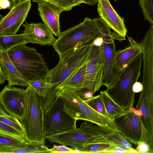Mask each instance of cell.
I'll return each mask as SVG.
<instances>
[{
	"mask_svg": "<svg viewBox=\"0 0 153 153\" xmlns=\"http://www.w3.org/2000/svg\"><path fill=\"white\" fill-rule=\"evenodd\" d=\"M28 42L24 33L8 35H0V50L7 51L14 47Z\"/></svg>",
	"mask_w": 153,
	"mask_h": 153,
	"instance_id": "23",
	"label": "cell"
},
{
	"mask_svg": "<svg viewBox=\"0 0 153 153\" xmlns=\"http://www.w3.org/2000/svg\"><path fill=\"white\" fill-rule=\"evenodd\" d=\"M76 121L65 110L62 99L56 97L44 110V134H52L75 128Z\"/></svg>",
	"mask_w": 153,
	"mask_h": 153,
	"instance_id": "9",
	"label": "cell"
},
{
	"mask_svg": "<svg viewBox=\"0 0 153 153\" xmlns=\"http://www.w3.org/2000/svg\"><path fill=\"white\" fill-rule=\"evenodd\" d=\"M34 2L39 3L47 2L60 8L62 11L71 10L74 7L78 6L83 2L80 0H31Z\"/></svg>",
	"mask_w": 153,
	"mask_h": 153,
	"instance_id": "27",
	"label": "cell"
},
{
	"mask_svg": "<svg viewBox=\"0 0 153 153\" xmlns=\"http://www.w3.org/2000/svg\"><path fill=\"white\" fill-rule=\"evenodd\" d=\"M0 104L8 114L21 121L25 116L27 108L25 90L5 86L0 93Z\"/></svg>",
	"mask_w": 153,
	"mask_h": 153,
	"instance_id": "12",
	"label": "cell"
},
{
	"mask_svg": "<svg viewBox=\"0 0 153 153\" xmlns=\"http://www.w3.org/2000/svg\"><path fill=\"white\" fill-rule=\"evenodd\" d=\"M0 134L17 138L26 139L24 133L0 121Z\"/></svg>",
	"mask_w": 153,
	"mask_h": 153,
	"instance_id": "31",
	"label": "cell"
},
{
	"mask_svg": "<svg viewBox=\"0 0 153 153\" xmlns=\"http://www.w3.org/2000/svg\"><path fill=\"white\" fill-rule=\"evenodd\" d=\"M84 89L94 94L103 85L104 58L102 45H92L89 59L86 64Z\"/></svg>",
	"mask_w": 153,
	"mask_h": 153,
	"instance_id": "11",
	"label": "cell"
},
{
	"mask_svg": "<svg viewBox=\"0 0 153 153\" xmlns=\"http://www.w3.org/2000/svg\"><path fill=\"white\" fill-rule=\"evenodd\" d=\"M142 55H140L122 71L114 84L106 90L112 99L125 110L133 106L135 93L133 86L140 75Z\"/></svg>",
	"mask_w": 153,
	"mask_h": 153,
	"instance_id": "6",
	"label": "cell"
},
{
	"mask_svg": "<svg viewBox=\"0 0 153 153\" xmlns=\"http://www.w3.org/2000/svg\"><path fill=\"white\" fill-rule=\"evenodd\" d=\"M111 140L116 146H121L128 151L133 149L131 143L119 132H115L112 135Z\"/></svg>",
	"mask_w": 153,
	"mask_h": 153,
	"instance_id": "32",
	"label": "cell"
},
{
	"mask_svg": "<svg viewBox=\"0 0 153 153\" xmlns=\"http://www.w3.org/2000/svg\"><path fill=\"white\" fill-rule=\"evenodd\" d=\"M23 0H16V2H17V3H18L21 1H22Z\"/></svg>",
	"mask_w": 153,
	"mask_h": 153,
	"instance_id": "43",
	"label": "cell"
},
{
	"mask_svg": "<svg viewBox=\"0 0 153 153\" xmlns=\"http://www.w3.org/2000/svg\"><path fill=\"white\" fill-rule=\"evenodd\" d=\"M0 68L5 73L9 86H29V81L19 72L12 62L7 51L0 50Z\"/></svg>",
	"mask_w": 153,
	"mask_h": 153,
	"instance_id": "18",
	"label": "cell"
},
{
	"mask_svg": "<svg viewBox=\"0 0 153 153\" xmlns=\"http://www.w3.org/2000/svg\"><path fill=\"white\" fill-rule=\"evenodd\" d=\"M103 42V38L100 36L96 37L92 41L93 45L97 46H102Z\"/></svg>",
	"mask_w": 153,
	"mask_h": 153,
	"instance_id": "37",
	"label": "cell"
},
{
	"mask_svg": "<svg viewBox=\"0 0 153 153\" xmlns=\"http://www.w3.org/2000/svg\"><path fill=\"white\" fill-rule=\"evenodd\" d=\"M86 64L66 79L59 88L70 87L84 89Z\"/></svg>",
	"mask_w": 153,
	"mask_h": 153,
	"instance_id": "24",
	"label": "cell"
},
{
	"mask_svg": "<svg viewBox=\"0 0 153 153\" xmlns=\"http://www.w3.org/2000/svg\"><path fill=\"white\" fill-rule=\"evenodd\" d=\"M93 123L85 120L78 128L45 135V139L51 143H57L71 146L74 150L86 145L96 143H107L115 145L111 138L116 132Z\"/></svg>",
	"mask_w": 153,
	"mask_h": 153,
	"instance_id": "2",
	"label": "cell"
},
{
	"mask_svg": "<svg viewBox=\"0 0 153 153\" xmlns=\"http://www.w3.org/2000/svg\"><path fill=\"white\" fill-rule=\"evenodd\" d=\"M48 149L43 143L28 142L12 146H0V153H47Z\"/></svg>",
	"mask_w": 153,
	"mask_h": 153,
	"instance_id": "20",
	"label": "cell"
},
{
	"mask_svg": "<svg viewBox=\"0 0 153 153\" xmlns=\"http://www.w3.org/2000/svg\"><path fill=\"white\" fill-rule=\"evenodd\" d=\"M93 19L100 32V36L103 38V42L107 43L114 42L111 28L105 21L100 17Z\"/></svg>",
	"mask_w": 153,
	"mask_h": 153,
	"instance_id": "26",
	"label": "cell"
},
{
	"mask_svg": "<svg viewBox=\"0 0 153 153\" xmlns=\"http://www.w3.org/2000/svg\"><path fill=\"white\" fill-rule=\"evenodd\" d=\"M27 105L25 114L20 121L24 129L25 138L29 142L45 143L44 131V109L41 99L35 91L28 86L25 89Z\"/></svg>",
	"mask_w": 153,
	"mask_h": 153,
	"instance_id": "7",
	"label": "cell"
},
{
	"mask_svg": "<svg viewBox=\"0 0 153 153\" xmlns=\"http://www.w3.org/2000/svg\"><path fill=\"white\" fill-rule=\"evenodd\" d=\"M142 83L143 90L135 109L141 112L140 117L147 135L149 153H153V64L143 66Z\"/></svg>",
	"mask_w": 153,
	"mask_h": 153,
	"instance_id": "8",
	"label": "cell"
},
{
	"mask_svg": "<svg viewBox=\"0 0 153 153\" xmlns=\"http://www.w3.org/2000/svg\"><path fill=\"white\" fill-rule=\"evenodd\" d=\"M12 62L29 81L45 78L49 71L42 55L34 48L22 44L7 51Z\"/></svg>",
	"mask_w": 153,
	"mask_h": 153,
	"instance_id": "4",
	"label": "cell"
},
{
	"mask_svg": "<svg viewBox=\"0 0 153 153\" xmlns=\"http://www.w3.org/2000/svg\"><path fill=\"white\" fill-rule=\"evenodd\" d=\"M29 86L32 88L41 100L43 107L45 108L50 104L53 84L45 78L30 81Z\"/></svg>",
	"mask_w": 153,
	"mask_h": 153,
	"instance_id": "21",
	"label": "cell"
},
{
	"mask_svg": "<svg viewBox=\"0 0 153 153\" xmlns=\"http://www.w3.org/2000/svg\"><path fill=\"white\" fill-rule=\"evenodd\" d=\"M116 146L107 143L86 145L75 149L79 152H114Z\"/></svg>",
	"mask_w": 153,
	"mask_h": 153,
	"instance_id": "25",
	"label": "cell"
},
{
	"mask_svg": "<svg viewBox=\"0 0 153 153\" xmlns=\"http://www.w3.org/2000/svg\"><path fill=\"white\" fill-rule=\"evenodd\" d=\"M100 34L93 19L86 17L83 22L61 32L52 46L60 58L73 50L89 44Z\"/></svg>",
	"mask_w": 153,
	"mask_h": 153,
	"instance_id": "5",
	"label": "cell"
},
{
	"mask_svg": "<svg viewBox=\"0 0 153 153\" xmlns=\"http://www.w3.org/2000/svg\"><path fill=\"white\" fill-rule=\"evenodd\" d=\"M83 3H84L91 5H94L98 3V0H80Z\"/></svg>",
	"mask_w": 153,
	"mask_h": 153,
	"instance_id": "41",
	"label": "cell"
},
{
	"mask_svg": "<svg viewBox=\"0 0 153 153\" xmlns=\"http://www.w3.org/2000/svg\"><path fill=\"white\" fill-rule=\"evenodd\" d=\"M139 0L145 19L153 26V0Z\"/></svg>",
	"mask_w": 153,
	"mask_h": 153,
	"instance_id": "29",
	"label": "cell"
},
{
	"mask_svg": "<svg viewBox=\"0 0 153 153\" xmlns=\"http://www.w3.org/2000/svg\"><path fill=\"white\" fill-rule=\"evenodd\" d=\"M107 116L114 120L123 115L126 110L123 109L110 97L106 90L101 91L100 94Z\"/></svg>",
	"mask_w": 153,
	"mask_h": 153,
	"instance_id": "22",
	"label": "cell"
},
{
	"mask_svg": "<svg viewBox=\"0 0 153 153\" xmlns=\"http://www.w3.org/2000/svg\"><path fill=\"white\" fill-rule=\"evenodd\" d=\"M78 152L75 151L73 148H70L66 146L62 145L59 146L53 145V147L51 149H49L47 153H74Z\"/></svg>",
	"mask_w": 153,
	"mask_h": 153,
	"instance_id": "34",
	"label": "cell"
},
{
	"mask_svg": "<svg viewBox=\"0 0 153 153\" xmlns=\"http://www.w3.org/2000/svg\"><path fill=\"white\" fill-rule=\"evenodd\" d=\"M93 43L74 49L59 58L57 65L49 70L45 78L53 84L52 99L56 98L58 88L69 77L87 62L91 51Z\"/></svg>",
	"mask_w": 153,
	"mask_h": 153,
	"instance_id": "3",
	"label": "cell"
},
{
	"mask_svg": "<svg viewBox=\"0 0 153 153\" xmlns=\"http://www.w3.org/2000/svg\"><path fill=\"white\" fill-rule=\"evenodd\" d=\"M8 80L7 76L4 72L0 68V83L3 84L6 80Z\"/></svg>",
	"mask_w": 153,
	"mask_h": 153,
	"instance_id": "39",
	"label": "cell"
},
{
	"mask_svg": "<svg viewBox=\"0 0 153 153\" xmlns=\"http://www.w3.org/2000/svg\"><path fill=\"white\" fill-rule=\"evenodd\" d=\"M9 1L10 3V6L9 9H12L17 3L16 2V0H8Z\"/></svg>",
	"mask_w": 153,
	"mask_h": 153,
	"instance_id": "42",
	"label": "cell"
},
{
	"mask_svg": "<svg viewBox=\"0 0 153 153\" xmlns=\"http://www.w3.org/2000/svg\"><path fill=\"white\" fill-rule=\"evenodd\" d=\"M129 42L128 47L116 53V59L118 69L121 71L140 55L143 54L141 43L135 41L131 37H128Z\"/></svg>",
	"mask_w": 153,
	"mask_h": 153,
	"instance_id": "19",
	"label": "cell"
},
{
	"mask_svg": "<svg viewBox=\"0 0 153 153\" xmlns=\"http://www.w3.org/2000/svg\"><path fill=\"white\" fill-rule=\"evenodd\" d=\"M83 93L85 100L88 99L94 96L93 93L89 90L83 89Z\"/></svg>",
	"mask_w": 153,
	"mask_h": 153,
	"instance_id": "40",
	"label": "cell"
},
{
	"mask_svg": "<svg viewBox=\"0 0 153 153\" xmlns=\"http://www.w3.org/2000/svg\"><path fill=\"white\" fill-rule=\"evenodd\" d=\"M102 47L104 58L103 85L108 89L115 83L121 71L118 69L116 65V51L114 42L107 43L103 42Z\"/></svg>",
	"mask_w": 153,
	"mask_h": 153,
	"instance_id": "15",
	"label": "cell"
},
{
	"mask_svg": "<svg viewBox=\"0 0 153 153\" xmlns=\"http://www.w3.org/2000/svg\"><path fill=\"white\" fill-rule=\"evenodd\" d=\"M31 6V0H23L17 3L2 17L0 22V35L16 34L26 19Z\"/></svg>",
	"mask_w": 153,
	"mask_h": 153,
	"instance_id": "13",
	"label": "cell"
},
{
	"mask_svg": "<svg viewBox=\"0 0 153 153\" xmlns=\"http://www.w3.org/2000/svg\"><path fill=\"white\" fill-rule=\"evenodd\" d=\"M85 101L93 109L102 114L108 117L100 94L88 99L85 100Z\"/></svg>",
	"mask_w": 153,
	"mask_h": 153,
	"instance_id": "30",
	"label": "cell"
},
{
	"mask_svg": "<svg viewBox=\"0 0 153 153\" xmlns=\"http://www.w3.org/2000/svg\"><path fill=\"white\" fill-rule=\"evenodd\" d=\"M10 6V2L8 0H0V9L9 8Z\"/></svg>",
	"mask_w": 153,
	"mask_h": 153,
	"instance_id": "38",
	"label": "cell"
},
{
	"mask_svg": "<svg viewBox=\"0 0 153 153\" xmlns=\"http://www.w3.org/2000/svg\"><path fill=\"white\" fill-rule=\"evenodd\" d=\"M135 149L138 153H149V147L146 142H142L138 143Z\"/></svg>",
	"mask_w": 153,
	"mask_h": 153,
	"instance_id": "35",
	"label": "cell"
},
{
	"mask_svg": "<svg viewBox=\"0 0 153 153\" xmlns=\"http://www.w3.org/2000/svg\"><path fill=\"white\" fill-rule=\"evenodd\" d=\"M28 142L26 139L17 138L0 134V146H12Z\"/></svg>",
	"mask_w": 153,
	"mask_h": 153,
	"instance_id": "33",
	"label": "cell"
},
{
	"mask_svg": "<svg viewBox=\"0 0 153 153\" xmlns=\"http://www.w3.org/2000/svg\"><path fill=\"white\" fill-rule=\"evenodd\" d=\"M97 6L100 17L115 33L125 38L127 31L124 19L115 10L109 0H98Z\"/></svg>",
	"mask_w": 153,
	"mask_h": 153,
	"instance_id": "14",
	"label": "cell"
},
{
	"mask_svg": "<svg viewBox=\"0 0 153 153\" xmlns=\"http://www.w3.org/2000/svg\"><path fill=\"white\" fill-rule=\"evenodd\" d=\"M19 120L16 117L8 114L0 105V121L25 133L24 129Z\"/></svg>",
	"mask_w": 153,
	"mask_h": 153,
	"instance_id": "28",
	"label": "cell"
},
{
	"mask_svg": "<svg viewBox=\"0 0 153 153\" xmlns=\"http://www.w3.org/2000/svg\"><path fill=\"white\" fill-rule=\"evenodd\" d=\"M113 120L120 133L130 143L137 145L146 142L147 135L141 118L133 111L126 110L123 115Z\"/></svg>",
	"mask_w": 153,
	"mask_h": 153,
	"instance_id": "10",
	"label": "cell"
},
{
	"mask_svg": "<svg viewBox=\"0 0 153 153\" xmlns=\"http://www.w3.org/2000/svg\"><path fill=\"white\" fill-rule=\"evenodd\" d=\"M38 10L44 23L52 31L54 35L59 37L61 33L59 16L62 11L57 6L47 2L38 3Z\"/></svg>",
	"mask_w": 153,
	"mask_h": 153,
	"instance_id": "17",
	"label": "cell"
},
{
	"mask_svg": "<svg viewBox=\"0 0 153 153\" xmlns=\"http://www.w3.org/2000/svg\"><path fill=\"white\" fill-rule=\"evenodd\" d=\"M132 89L134 93L141 92L143 89L142 83L137 81L134 84Z\"/></svg>",
	"mask_w": 153,
	"mask_h": 153,
	"instance_id": "36",
	"label": "cell"
},
{
	"mask_svg": "<svg viewBox=\"0 0 153 153\" xmlns=\"http://www.w3.org/2000/svg\"><path fill=\"white\" fill-rule=\"evenodd\" d=\"M83 90L70 87H60L56 93V97L62 99L65 110L74 119L88 121L120 132L113 120L95 111L85 102Z\"/></svg>",
	"mask_w": 153,
	"mask_h": 153,
	"instance_id": "1",
	"label": "cell"
},
{
	"mask_svg": "<svg viewBox=\"0 0 153 153\" xmlns=\"http://www.w3.org/2000/svg\"><path fill=\"white\" fill-rule=\"evenodd\" d=\"M23 25V33L28 43L53 45L57 40L52 31L44 23H27Z\"/></svg>",
	"mask_w": 153,
	"mask_h": 153,
	"instance_id": "16",
	"label": "cell"
}]
</instances>
